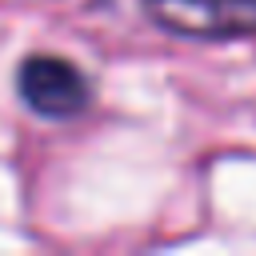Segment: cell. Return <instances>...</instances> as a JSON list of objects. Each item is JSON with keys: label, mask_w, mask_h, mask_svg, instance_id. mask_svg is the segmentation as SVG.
<instances>
[{"label": "cell", "mask_w": 256, "mask_h": 256, "mask_svg": "<svg viewBox=\"0 0 256 256\" xmlns=\"http://www.w3.org/2000/svg\"><path fill=\"white\" fill-rule=\"evenodd\" d=\"M144 12L172 36L192 40L256 36V0H144Z\"/></svg>", "instance_id": "1"}, {"label": "cell", "mask_w": 256, "mask_h": 256, "mask_svg": "<svg viewBox=\"0 0 256 256\" xmlns=\"http://www.w3.org/2000/svg\"><path fill=\"white\" fill-rule=\"evenodd\" d=\"M16 88L36 116L68 120L88 108V80L64 56H28L16 72Z\"/></svg>", "instance_id": "2"}]
</instances>
